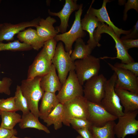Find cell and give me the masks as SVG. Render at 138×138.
<instances>
[{"label": "cell", "instance_id": "obj_3", "mask_svg": "<svg viewBox=\"0 0 138 138\" xmlns=\"http://www.w3.org/2000/svg\"><path fill=\"white\" fill-rule=\"evenodd\" d=\"M117 76L114 72L108 80L105 86V93L100 104L109 113L118 118L124 113L119 97L114 90Z\"/></svg>", "mask_w": 138, "mask_h": 138}, {"label": "cell", "instance_id": "obj_12", "mask_svg": "<svg viewBox=\"0 0 138 138\" xmlns=\"http://www.w3.org/2000/svg\"><path fill=\"white\" fill-rule=\"evenodd\" d=\"M88 117L87 120L92 126L101 127L108 122L114 121L118 118L108 112L100 104L88 101Z\"/></svg>", "mask_w": 138, "mask_h": 138}, {"label": "cell", "instance_id": "obj_28", "mask_svg": "<svg viewBox=\"0 0 138 138\" xmlns=\"http://www.w3.org/2000/svg\"><path fill=\"white\" fill-rule=\"evenodd\" d=\"M32 49L30 45L21 42L18 40L6 43L0 42V52L5 51H25L30 50Z\"/></svg>", "mask_w": 138, "mask_h": 138}, {"label": "cell", "instance_id": "obj_16", "mask_svg": "<svg viewBox=\"0 0 138 138\" xmlns=\"http://www.w3.org/2000/svg\"><path fill=\"white\" fill-rule=\"evenodd\" d=\"M110 1L109 0H104L100 8L96 9L90 7L87 12L96 16L99 21L106 23L107 25L112 29L115 34L120 37L122 34L126 35L129 34L131 29L125 30L119 28L116 26L111 21L106 8L107 3Z\"/></svg>", "mask_w": 138, "mask_h": 138}, {"label": "cell", "instance_id": "obj_6", "mask_svg": "<svg viewBox=\"0 0 138 138\" xmlns=\"http://www.w3.org/2000/svg\"><path fill=\"white\" fill-rule=\"evenodd\" d=\"M100 59L90 55L74 62V70L79 81L82 86L86 81L98 75L100 68Z\"/></svg>", "mask_w": 138, "mask_h": 138}, {"label": "cell", "instance_id": "obj_2", "mask_svg": "<svg viewBox=\"0 0 138 138\" xmlns=\"http://www.w3.org/2000/svg\"><path fill=\"white\" fill-rule=\"evenodd\" d=\"M106 33L110 35L113 39L115 43L117 56L114 57L105 56L100 58V59L109 58L112 59H117L121 61V63H128L135 62L133 58L130 55L127 51L124 48L121 39L114 33L110 27L104 22L99 21L98 25L94 34V39L96 43L99 45V42L101 38V34Z\"/></svg>", "mask_w": 138, "mask_h": 138}, {"label": "cell", "instance_id": "obj_38", "mask_svg": "<svg viewBox=\"0 0 138 138\" xmlns=\"http://www.w3.org/2000/svg\"><path fill=\"white\" fill-rule=\"evenodd\" d=\"M17 134V131L15 129L9 130L0 128V138H11Z\"/></svg>", "mask_w": 138, "mask_h": 138}, {"label": "cell", "instance_id": "obj_26", "mask_svg": "<svg viewBox=\"0 0 138 138\" xmlns=\"http://www.w3.org/2000/svg\"><path fill=\"white\" fill-rule=\"evenodd\" d=\"M114 121H109L101 127L92 126L90 131L94 138H115L114 128Z\"/></svg>", "mask_w": 138, "mask_h": 138}, {"label": "cell", "instance_id": "obj_29", "mask_svg": "<svg viewBox=\"0 0 138 138\" xmlns=\"http://www.w3.org/2000/svg\"><path fill=\"white\" fill-rule=\"evenodd\" d=\"M14 97L15 105L18 111H22L23 114L30 111L27 101L22 94L19 85L17 86Z\"/></svg>", "mask_w": 138, "mask_h": 138}, {"label": "cell", "instance_id": "obj_10", "mask_svg": "<svg viewBox=\"0 0 138 138\" xmlns=\"http://www.w3.org/2000/svg\"><path fill=\"white\" fill-rule=\"evenodd\" d=\"M138 110L126 113L118 118L117 123L114 128L117 138H124L127 135H135L138 131V121L136 118Z\"/></svg>", "mask_w": 138, "mask_h": 138}, {"label": "cell", "instance_id": "obj_37", "mask_svg": "<svg viewBox=\"0 0 138 138\" xmlns=\"http://www.w3.org/2000/svg\"><path fill=\"white\" fill-rule=\"evenodd\" d=\"M138 37V21L136 22L130 32L128 34L122 37L121 39L124 40L128 39H137Z\"/></svg>", "mask_w": 138, "mask_h": 138}, {"label": "cell", "instance_id": "obj_31", "mask_svg": "<svg viewBox=\"0 0 138 138\" xmlns=\"http://www.w3.org/2000/svg\"><path fill=\"white\" fill-rule=\"evenodd\" d=\"M57 43V42L54 38L48 39L44 43L43 48L45 50L48 59L51 61L55 54Z\"/></svg>", "mask_w": 138, "mask_h": 138}, {"label": "cell", "instance_id": "obj_36", "mask_svg": "<svg viewBox=\"0 0 138 138\" xmlns=\"http://www.w3.org/2000/svg\"><path fill=\"white\" fill-rule=\"evenodd\" d=\"M121 40L124 47L127 51L132 48L138 47V39H128Z\"/></svg>", "mask_w": 138, "mask_h": 138}, {"label": "cell", "instance_id": "obj_17", "mask_svg": "<svg viewBox=\"0 0 138 138\" xmlns=\"http://www.w3.org/2000/svg\"><path fill=\"white\" fill-rule=\"evenodd\" d=\"M114 90L124 108V113L138 110V93L115 88Z\"/></svg>", "mask_w": 138, "mask_h": 138}, {"label": "cell", "instance_id": "obj_33", "mask_svg": "<svg viewBox=\"0 0 138 138\" xmlns=\"http://www.w3.org/2000/svg\"><path fill=\"white\" fill-rule=\"evenodd\" d=\"M113 66L117 68L128 70L138 76V62H134L128 63H116Z\"/></svg>", "mask_w": 138, "mask_h": 138}, {"label": "cell", "instance_id": "obj_35", "mask_svg": "<svg viewBox=\"0 0 138 138\" xmlns=\"http://www.w3.org/2000/svg\"><path fill=\"white\" fill-rule=\"evenodd\" d=\"M133 9L138 12V0H128L125 5L124 10L123 20L125 21L127 19L128 12L130 9Z\"/></svg>", "mask_w": 138, "mask_h": 138}, {"label": "cell", "instance_id": "obj_13", "mask_svg": "<svg viewBox=\"0 0 138 138\" xmlns=\"http://www.w3.org/2000/svg\"><path fill=\"white\" fill-rule=\"evenodd\" d=\"M40 18L38 17L30 21H24L16 24L7 22L3 23L0 28V42L4 41H13L15 35L24 30L26 28L36 27L38 26Z\"/></svg>", "mask_w": 138, "mask_h": 138}, {"label": "cell", "instance_id": "obj_45", "mask_svg": "<svg viewBox=\"0 0 138 138\" xmlns=\"http://www.w3.org/2000/svg\"><path fill=\"white\" fill-rule=\"evenodd\" d=\"M1 115V111H0V116Z\"/></svg>", "mask_w": 138, "mask_h": 138}, {"label": "cell", "instance_id": "obj_27", "mask_svg": "<svg viewBox=\"0 0 138 138\" xmlns=\"http://www.w3.org/2000/svg\"><path fill=\"white\" fill-rule=\"evenodd\" d=\"M2 122L0 128L13 129L20 121L21 116L16 111H1Z\"/></svg>", "mask_w": 138, "mask_h": 138}, {"label": "cell", "instance_id": "obj_39", "mask_svg": "<svg viewBox=\"0 0 138 138\" xmlns=\"http://www.w3.org/2000/svg\"><path fill=\"white\" fill-rule=\"evenodd\" d=\"M83 138H94L90 130L87 128H83L76 130Z\"/></svg>", "mask_w": 138, "mask_h": 138}, {"label": "cell", "instance_id": "obj_40", "mask_svg": "<svg viewBox=\"0 0 138 138\" xmlns=\"http://www.w3.org/2000/svg\"><path fill=\"white\" fill-rule=\"evenodd\" d=\"M11 138H20L18 137H17L15 136V135H14Z\"/></svg>", "mask_w": 138, "mask_h": 138}, {"label": "cell", "instance_id": "obj_20", "mask_svg": "<svg viewBox=\"0 0 138 138\" xmlns=\"http://www.w3.org/2000/svg\"><path fill=\"white\" fill-rule=\"evenodd\" d=\"M17 38L20 42L30 45L32 49L38 51L43 47L44 41L39 36L36 30L30 27L20 32Z\"/></svg>", "mask_w": 138, "mask_h": 138}, {"label": "cell", "instance_id": "obj_30", "mask_svg": "<svg viewBox=\"0 0 138 138\" xmlns=\"http://www.w3.org/2000/svg\"><path fill=\"white\" fill-rule=\"evenodd\" d=\"M68 126L71 124L73 128L75 130L83 129L87 128L90 129L92 125L87 119L79 118H73L68 122Z\"/></svg>", "mask_w": 138, "mask_h": 138}, {"label": "cell", "instance_id": "obj_24", "mask_svg": "<svg viewBox=\"0 0 138 138\" xmlns=\"http://www.w3.org/2000/svg\"><path fill=\"white\" fill-rule=\"evenodd\" d=\"M64 110L63 104L59 103L55 108L43 120L47 126L53 125L55 130H57L62 126Z\"/></svg>", "mask_w": 138, "mask_h": 138}, {"label": "cell", "instance_id": "obj_25", "mask_svg": "<svg viewBox=\"0 0 138 138\" xmlns=\"http://www.w3.org/2000/svg\"><path fill=\"white\" fill-rule=\"evenodd\" d=\"M93 50L88 44H85L82 38H79L75 41L74 49L71 54L72 60L74 62L84 59L90 55Z\"/></svg>", "mask_w": 138, "mask_h": 138}, {"label": "cell", "instance_id": "obj_21", "mask_svg": "<svg viewBox=\"0 0 138 138\" xmlns=\"http://www.w3.org/2000/svg\"><path fill=\"white\" fill-rule=\"evenodd\" d=\"M39 109V117L43 120L46 117L59 103L55 93L44 92L41 99Z\"/></svg>", "mask_w": 138, "mask_h": 138}, {"label": "cell", "instance_id": "obj_32", "mask_svg": "<svg viewBox=\"0 0 138 138\" xmlns=\"http://www.w3.org/2000/svg\"><path fill=\"white\" fill-rule=\"evenodd\" d=\"M14 97L0 99V111H18L15 104Z\"/></svg>", "mask_w": 138, "mask_h": 138}, {"label": "cell", "instance_id": "obj_34", "mask_svg": "<svg viewBox=\"0 0 138 138\" xmlns=\"http://www.w3.org/2000/svg\"><path fill=\"white\" fill-rule=\"evenodd\" d=\"M1 64H0V68ZM13 81L10 78L4 77L0 80V94L4 93L9 95L11 94L10 87Z\"/></svg>", "mask_w": 138, "mask_h": 138}, {"label": "cell", "instance_id": "obj_11", "mask_svg": "<svg viewBox=\"0 0 138 138\" xmlns=\"http://www.w3.org/2000/svg\"><path fill=\"white\" fill-rule=\"evenodd\" d=\"M108 65L117 76L115 88L138 93V77L131 71L116 67L111 63Z\"/></svg>", "mask_w": 138, "mask_h": 138}, {"label": "cell", "instance_id": "obj_4", "mask_svg": "<svg viewBox=\"0 0 138 138\" xmlns=\"http://www.w3.org/2000/svg\"><path fill=\"white\" fill-rule=\"evenodd\" d=\"M72 51L66 52L62 42H60L57 45L54 55L52 60V63L57 71L58 76L62 85L69 72L75 70L74 62L71 57Z\"/></svg>", "mask_w": 138, "mask_h": 138}, {"label": "cell", "instance_id": "obj_41", "mask_svg": "<svg viewBox=\"0 0 138 138\" xmlns=\"http://www.w3.org/2000/svg\"><path fill=\"white\" fill-rule=\"evenodd\" d=\"M75 138H83L80 135L77 136Z\"/></svg>", "mask_w": 138, "mask_h": 138}, {"label": "cell", "instance_id": "obj_18", "mask_svg": "<svg viewBox=\"0 0 138 138\" xmlns=\"http://www.w3.org/2000/svg\"><path fill=\"white\" fill-rule=\"evenodd\" d=\"M40 84L44 92L55 93L56 91H59L60 90L62 84L53 64H52L49 72L41 77Z\"/></svg>", "mask_w": 138, "mask_h": 138}, {"label": "cell", "instance_id": "obj_1", "mask_svg": "<svg viewBox=\"0 0 138 138\" xmlns=\"http://www.w3.org/2000/svg\"><path fill=\"white\" fill-rule=\"evenodd\" d=\"M41 77L27 78L22 80L20 86L22 93L26 100L30 111L36 117L39 118L38 104L44 92L41 88Z\"/></svg>", "mask_w": 138, "mask_h": 138}, {"label": "cell", "instance_id": "obj_22", "mask_svg": "<svg viewBox=\"0 0 138 138\" xmlns=\"http://www.w3.org/2000/svg\"><path fill=\"white\" fill-rule=\"evenodd\" d=\"M99 21L96 16L87 12L84 18L81 20L83 30L87 31L89 34V39L87 41V44L93 50L97 46L99 47L94 37L95 29L98 27Z\"/></svg>", "mask_w": 138, "mask_h": 138}, {"label": "cell", "instance_id": "obj_23", "mask_svg": "<svg viewBox=\"0 0 138 138\" xmlns=\"http://www.w3.org/2000/svg\"><path fill=\"white\" fill-rule=\"evenodd\" d=\"M19 125L22 129L32 128L43 131L47 133H50L48 128L41 123L39 121L38 118L36 117L30 111L22 114Z\"/></svg>", "mask_w": 138, "mask_h": 138}, {"label": "cell", "instance_id": "obj_7", "mask_svg": "<svg viewBox=\"0 0 138 138\" xmlns=\"http://www.w3.org/2000/svg\"><path fill=\"white\" fill-rule=\"evenodd\" d=\"M83 6V4H80L78 10L75 12V20L70 30L64 33L58 34L54 38L57 42L61 41L64 43L66 52L72 51L74 42L78 39L84 38L86 35V33L82 29L81 22Z\"/></svg>", "mask_w": 138, "mask_h": 138}, {"label": "cell", "instance_id": "obj_8", "mask_svg": "<svg viewBox=\"0 0 138 138\" xmlns=\"http://www.w3.org/2000/svg\"><path fill=\"white\" fill-rule=\"evenodd\" d=\"M107 80L103 75L101 74L86 81L83 88L84 97L89 101L100 104L104 95Z\"/></svg>", "mask_w": 138, "mask_h": 138}, {"label": "cell", "instance_id": "obj_19", "mask_svg": "<svg viewBox=\"0 0 138 138\" xmlns=\"http://www.w3.org/2000/svg\"><path fill=\"white\" fill-rule=\"evenodd\" d=\"M56 20L50 16L45 19L40 18L39 25L36 27L39 36L45 42L50 39L54 38L59 32L53 26Z\"/></svg>", "mask_w": 138, "mask_h": 138}, {"label": "cell", "instance_id": "obj_44", "mask_svg": "<svg viewBox=\"0 0 138 138\" xmlns=\"http://www.w3.org/2000/svg\"><path fill=\"white\" fill-rule=\"evenodd\" d=\"M1 0H0V4H1Z\"/></svg>", "mask_w": 138, "mask_h": 138}, {"label": "cell", "instance_id": "obj_15", "mask_svg": "<svg viewBox=\"0 0 138 138\" xmlns=\"http://www.w3.org/2000/svg\"><path fill=\"white\" fill-rule=\"evenodd\" d=\"M80 6V4L77 3V0H65L63 7L59 12H53L48 9V13L50 15L57 16L60 19V25L55 28L59 32L63 33L66 32L69 26L68 22L71 14L74 11L78 10Z\"/></svg>", "mask_w": 138, "mask_h": 138}, {"label": "cell", "instance_id": "obj_43", "mask_svg": "<svg viewBox=\"0 0 138 138\" xmlns=\"http://www.w3.org/2000/svg\"><path fill=\"white\" fill-rule=\"evenodd\" d=\"M24 138H31L29 137H25Z\"/></svg>", "mask_w": 138, "mask_h": 138}, {"label": "cell", "instance_id": "obj_9", "mask_svg": "<svg viewBox=\"0 0 138 138\" xmlns=\"http://www.w3.org/2000/svg\"><path fill=\"white\" fill-rule=\"evenodd\" d=\"M83 88L74 70L70 71L68 76L58 91L57 97L62 104L76 97L83 96Z\"/></svg>", "mask_w": 138, "mask_h": 138}, {"label": "cell", "instance_id": "obj_14", "mask_svg": "<svg viewBox=\"0 0 138 138\" xmlns=\"http://www.w3.org/2000/svg\"><path fill=\"white\" fill-rule=\"evenodd\" d=\"M52 64V61L48 59L43 48L29 66L27 78L31 79L44 76L49 71Z\"/></svg>", "mask_w": 138, "mask_h": 138}, {"label": "cell", "instance_id": "obj_42", "mask_svg": "<svg viewBox=\"0 0 138 138\" xmlns=\"http://www.w3.org/2000/svg\"><path fill=\"white\" fill-rule=\"evenodd\" d=\"M2 24H3V23H0V28L2 26Z\"/></svg>", "mask_w": 138, "mask_h": 138}, {"label": "cell", "instance_id": "obj_5", "mask_svg": "<svg viewBox=\"0 0 138 138\" xmlns=\"http://www.w3.org/2000/svg\"><path fill=\"white\" fill-rule=\"evenodd\" d=\"M64 114L63 123L68 126V122L73 118L87 119L88 101L83 96H79L63 104Z\"/></svg>", "mask_w": 138, "mask_h": 138}]
</instances>
